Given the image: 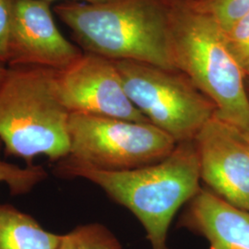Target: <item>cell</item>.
Returning <instances> with one entry per match:
<instances>
[{
  "mask_svg": "<svg viewBox=\"0 0 249 249\" xmlns=\"http://www.w3.org/2000/svg\"><path fill=\"white\" fill-rule=\"evenodd\" d=\"M54 171L64 178L88 180L129 210L142 224L152 249H168L174 217L201 188L195 141L178 143L163 160L136 169L106 171L66 157Z\"/></svg>",
  "mask_w": 249,
  "mask_h": 249,
  "instance_id": "1",
  "label": "cell"
},
{
  "mask_svg": "<svg viewBox=\"0 0 249 249\" xmlns=\"http://www.w3.org/2000/svg\"><path fill=\"white\" fill-rule=\"evenodd\" d=\"M54 12L84 52L177 70L170 36V0L68 1Z\"/></svg>",
  "mask_w": 249,
  "mask_h": 249,
  "instance_id": "2",
  "label": "cell"
},
{
  "mask_svg": "<svg viewBox=\"0 0 249 249\" xmlns=\"http://www.w3.org/2000/svg\"><path fill=\"white\" fill-rule=\"evenodd\" d=\"M171 50L185 73L216 107L215 116L249 141L247 78L227 48L222 28L193 0H170Z\"/></svg>",
  "mask_w": 249,
  "mask_h": 249,
  "instance_id": "3",
  "label": "cell"
},
{
  "mask_svg": "<svg viewBox=\"0 0 249 249\" xmlns=\"http://www.w3.org/2000/svg\"><path fill=\"white\" fill-rule=\"evenodd\" d=\"M55 71L9 67L0 86V141L6 155L34 164L44 155L57 162L69 156L70 112L57 95Z\"/></svg>",
  "mask_w": 249,
  "mask_h": 249,
  "instance_id": "4",
  "label": "cell"
},
{
  "mask_svg": "<svg viewBox=\"0 0 249 249\" xmlns=\"http://www.w3.org/2000/svg\"><path fill=\"white\" fill-rule=\"evenodd\" d=\"M114 62L134 107L178 144L195 141L215 115L213 103L185 73L148 63Z\"/></svg>",
  "mask_w": 249,
  "mask_h": 249,
  "instance_id": "5",
  "label": "cell"
},
{
  "mask_svg": "<svg viewBox=\"0 0 249 249\" xmlns=\"http://www.w3.org/2000/svg\"><path fill=\"white\" fill-rule=\"evenodd\" d=\"M69 158L106 171L136 169L159 162L178 143L149 122L71 114Z\"/></svg>",
  "mask_w": 249,
  "mask_h": 249,
  "instance_id": "6",
  "label": "cell"
},
{
  "mask_svg": "<svg viewBox=\"0 0 249 249\" xmlns=\"http://www.w3.org/2000/svg\"><path fill=\"white\" fill-rule=\"evenodd\" d=\"M54 81L70 114L149 122L127 97L113 60L83 51L69 67L55 71Z\"/></svg>",
  "mask_w": 249,
  "mask_h": 249,
  "instance_id": "7",
  "label": "cell"
},
{
  "mask_svg": "<svg viewBox=\"0 0 249 249\" xmlns=\"http://www.w3.org/2000/svg\"><path fill=\"white\" fill-rule=\"evenodd\" d=\"M200 180L228 203L249 211V141L214 115L195 139Z\"/></svg>",
  "mask_w": 249,
  "mask_h": 249,
  "instance_id": "8",
  "label": "cell"
},
{
  "mask_svg": "<svg viewBox=\"0 0 249 249\" xmlns=\"http://www.w3.org/2000/svg\"><path fill=\"white\" fill-rule=\"evenodd\" d=\"M51 2L13 0L7 65L61 71L83 53L56 26Z\"/></svg>",
  "mask_w": 249,
  "mask_h": 249,
  "instance_id": "9",
  "label": "cell"
},
{
  "mask_svg": "<svg viewBox=\"0 0 249 249\" xmlns=\"http://www.w3.org/2000/svg\"><path fill=\"white\" fill-rule=\"evenodd\" d=\"M180 226L204 237L210 249H249V211L200 188L189 202Z\"/></svg>",
  "mask_w": 249,
  "mask_h": 249,
  "instance_id": "10",
  "label": "cell"
},
{
  "mask_svg": "<svg viewBox=\"0 0 249 249\" xmlns=\"http://www.w3.org/2000/svg\"><path fill=\"white\" fill-rule=\"evenodd\" d=\"M60 236L16 207L0 204V249H56Z\"/></svg>",
  "mask_w": 249,
  "mask_h": 249,
  "instance_id": "11",
  "label": "cell"
},
{
  "mask_svg": "<svg viewBox=\"0 0 249 249\" xmlns=\"http://www.w3.org/2000/svg\"><path fill=\"white\" fill-rule=\"evenodd\" d=\"M56 249H122L116 235L98 223L77 226L61 234Z\"/></svg>",
  "mask_w": 249,
  "mask_h": 249,
  "instance_id": "12",
  "label": "cell"
},
{
  "mask_svg": "<svg viewBox=\"0 0 249 249\" xmlns=\"http://www.w3.org/2000/svg\"><path fill=\"white\" fill-rule=\"evenodd\" d=\"M3 143L0 141V183L7 185L12 196L30 193L35 187L45 180L48 175L42 165L19 166L6 161L1 157Z\"/></svg>",
  "mask_w": 249,
  "mask_h": 249,
  "instance_id": "13",
  "label": "cell"
},
{
  "mask_svg": "<svg viewBox=\"0 0 249 249\" xmlns=\"http://www.w3.org/2000/svg\"><path fill=\"white\" fill-rule=\"evenodd\" d=\"M222 31L227 48L249 80V12Z\"/></svg>",
  "mask_w": 249,
  "mask_h": 249,
  "instance_id": "14",
  "label": "cell"
},
{
  "mask_svg": "<svg viewBox=\"0 0 249 249\" xmlns=\"http://www.w3.org/2000/svg\"><path fill=\"white\" fill-rule=\"evenodd\" d=\"M197 9L213 18L222 29L249 12V0H193Z\"/></svg>",
  "mask_w": 249,
  "mask_h": 249,
  "instance_id": "15",
  "label": "cell"
},
{
  "mask_svg": "<svg viewBox=\"0 0 249 249\" xmlns=\"http://www.w3.org/2000/svg\"><path fill=\"white\" fill-rule=\"evenodd\" d=\"M13 0H0V60L7 64Z\"/></svg>",
  "mask_w": 249,
  "mask_h": 249,
  "instance_id": "16",
  "label": "cell"
},
{
  "mask_svg": "<svg viewBox=\"0 0 249 249\" xmlns=\"http://www.w3.org/2000/svg\"><path fill=\"white\" fill-rule=\"evenodd\" d=\"M8 71H9V66L6 63H4L0 60V86L2 85L3 81H4L5 78H6Z\"/></svg>",
  "mask_w": 249,
  "mask_h": 249,
  "instance_id": "17",
  "label": "cell"
},
{
  "mask_svg": "<svg viewBox=\"0 0 249 249\" xmlns=\"http://www.w3.org/2000/svg\"><path fill=\"white\" fill-rule=\"evenodd\" d=\"M46 1H49V2H52L54 0H46ZM71 1H77V2H85V3H101V2H106L108 0H71Z\"/></svg>",
  "mask_w": 249,
  "mask_h": 249,
  "instance_id": "18",
  "label": "cell"
},
{
  "mask_svg": "<svg viewBox=\"0 0 249 249\" xmlns=\"http://www.w3.org/2000/svg\"><path fill=\"white\" fill-rule=\"evenodd\" d=\"M246 85H247V89H248V92H249V79H247V80H246Z\"/></svg>",
  "mask_w": 249,
  "mask_h": 249,
  "instance_id": "19",
  "label": "cell"
}]
</instances>
